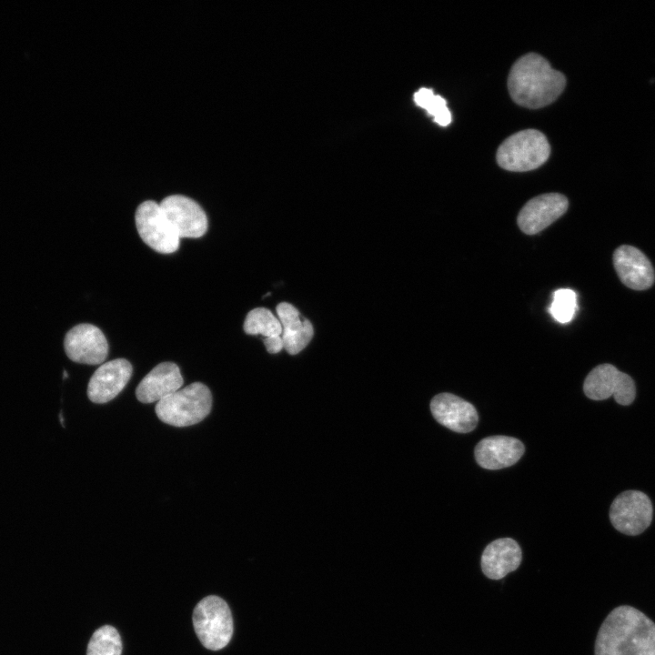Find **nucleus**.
I'll return each instance as SVG.
<instances>
[{"label": "nucleus", "mask_w": 655, "mask_h": 655, "mask_svg": "<svg viewBox=\"0 0 655 655\" xmlns=\"http://www.w3.org/2000/svg\"><path fill=\"white\" fill-rule=\"evenodd\" d=\"M135 221L140 237L155 251L170 254L178 249L180 237L156 201L142 202L136 208Z\"/></svg>", "instance_id": "nucleus-6"}, {"label": "nucleus", "mask_w": 655, "mask_h": 655, "mask_svg": "<svg viewBox=\"0 0 655 655\" xmlns=\"http://www.w3.org/2000/svg\"><path fill=\"white\" fill-rule=\"evenodd\" d=\"M211 408L209 388L201 382H194L158 401L155 411L164 423L182 428L201 422Z\"/></svg>", "instance_id": "nucleus-3"}, {"label": "nucleus", "mask_w": 655, "mask_h": 655, "mask_svg": "<svg viewBox=\"0 0 655 655\" xmlns=\"http://www.w3.org/2000/svg\"><path fill=\"white\" fill-rule=\"evenodd\" d=\"M549 154L550 146L545 135L536 129H526L505 139L496 157L503 169L524 172L543 165Z\"/></svg>", "instance_id": "nucleus-4"}, {"label": "nucleus", "mask_w": 655, "mask_h": 655, "mask_svg": "<svg viewBox=\"0 0 655 655\" xmlns=\"http://www.w3.org/2000/svg\"><path fill=\"white\" fill-rule=\"evenodd\" d=\"M652 514V504L646 494L639 490H627L613 500L610 519L620 532L636 536L649 528Z\"/></svg>", "instance_id": "nucleus-7"}, {"label": "nucleus", "mask_w": 655, "mask_h": 655, "mask_svg": "<svg viewBox=\"0 0 655 655\" xmlns=\"http://www.w3.org/2000/svg\"><path fill=\"white\" fill-rule=\"evenodd\" d=\"M64 348L69 359L81 364H102L108 355V343L104 333L88 323L72 328L66 334Z\"/></svg>", "instance_id": "nucleus-9"}, {"label": "nucleus", "mask_w": 655, "mask_h": 655, "mask_svg": "<svg viewBox=\"0 0 655 655\" xmlns=\"http://www.w3.org/2000/svg\"><path fill=\"white\" fill-rule=\"evenodd\" d=\"M244 331L248 335H261L265 338L281 337L282 326L278 318L266 307L250 310L244 321Z\"/></svg>", "instance_id": "nucleus-19"}, {"label": "nucleus", "mask_w": 655, "mask_h": 655, "mask_svg": "<svg viewBox=\"0 0 655 655\" xmlns=\"http://www.w3.org/2000/svg\"><path fill=\"white\" fill-rule=\"evenodd\" d=\"M414 100L418 106L433 116L438 125L447 126L450 124L452 117L446 100L440 96L435 95L431 89L420 88L414 94Z\"/></svg>", "instance_id": "nucleus-21"}, {"label": "nucleus", "mask_w": 655, "mask_h": 655, "mask_svg": "<svg viewBox=\"0 0 655 655\" xmlns=\"http://www.w3.org/2000/svg\"><path fill=\"white\" fill-rule=\"evenodd\" d=\"M122 640L116 628L105 625L92 635L86 655H121Z\"/></svg>", "instance_id": "nucleus-20"}, {"label": "nucleus", "mask_w": 655, "mask_h": 655, "mask_svg": "<svg viewBox=\"0 0 655 655\" xmlns=\"http://www.w3.org/2000/svg\"><path fill=\"white\" fill-rule=\"evenodd\" d=\"M568 207L567 197L559 193L535 196L519 211L518 225L525 234H537L560 217Z\"/></svg>", "instance_id": "nucleus-11"}, {"label": "nucleus", "mask_w": 655, "mask_h": 655, "mask_svg": "<svg viewBox=\"0 0 655 655\" xmlns=\"http://www.w3.org/2000/svg\"><path fill=\"white\" fill-rule=\"evenodd\" d=\"M577 310V294L569 288H560L553 293L549 311L552 317L559 323L572 320Z\"/></svg>", "instance_id": "nucleus-22"}, {"label": "nucleus", "mask_w": 655, "mask_h": 655, "mask_svg": "<svg viewBox=\"0 0 655 655\" xmlns=\"http://www.w3.org/2000/svg\"><path fill=\"white\" fill-rule=\"evenodd\" d=\"M522 551L513 539L502 538L490 542L481 556V569L490 579H500L520 565Z\"/></svg>", "instance_id": "nucleus-17"}, {"label": "nucleus", "mask_w": 655, "mask_h": 655, "mask_svg": "<svg viewBox=\"0 0 655 655\" xmlns=\"http://www.w3.org/2000/svg\"><path fill=\"white\" fill-rule=\"evenodd\" d=\"M583 390L585 395L593 400H603L613 396L616 402L622 406L631 404L636 396L631 377L611 364H601L590 371L585 378Z\"/></svg>", "instance_id": "nucleus-8"}, {"label": "nucleus", "mask_w": 655, "mask_h": 655, "mask_svg": "<svg viewBox=\"0 0 655 655\" xmlns=\"http://www.w3.org/2000/svg\"><path fill=\"white\" fill-rule=\"evenodd\" d=\"M566 86L564 75L553 69L540 55L529 53L512 66L508 88L512 100L527 108H540L554 102Z\"/></svg>", "instance_id": "nucleus-2"}, {"label": "nucleus", "mask_w": 655, "mask_h": 655, "mask_svg": "<svg viewBox=\"0 0 655 655\" xmlns=\"http://www.w3.org/2000/svg\"><path fill=\"white\" fill-rule=\"evenodd\" d=\"M159 205L180 238H196L207 232V215L193 199L182 195H171Z\"/></svg>", "instance_id": "nucleus-10"}, {"label": "nucleus", "mask_w": 655, "mask_h": 655, "mask_svg": "<svg viewBox=\"0 0 655 655\" xmlns=\"http://www.w3.org/2000/svg\"><path fill=\"white\" fill-rule=\"evenodd\" d=\"M193 625L202 645L211 650L226 647L233 634V619L227 602L210 595L201 600L194 609Z\"/></svg>", "instance_id": "nucleus-5"}, {"label": "nucleus", "mask_w": 655, "mask_h": 655, "mask_svg": "<svg viewBox=\"0 0 655 655\" xmlns=\"http://www.w3.org/2000/svg\"><path fill=\"white\" fill-rule=\"evenodd\" d=\"M430 410L439 424L459 433L470 432L479 421L475 407L451 393L436 395L430 402Z\"/></svg>", "instance_id": "nucleus-13"}, {"label": "nucleus", "mask_w": 655, "mask_h": 655, "mask_svg": "<svg viewBox=\"0 0 655 655\" xmlns=\"http://www.w3.org/2000/svg\"><path fill=\"white\" fill-rule=\"evenodd\" d=\"M613 265L620 281L631 289L644 290L654 283L655 274L650 261L635 247H619L613 254Z\"/></svg>", "instance_id": "nucleus-14"}, {"label": "nucleus", "mask_w": 655, "mask_h": 655, "mask_svg": "<svg viewBox=\"0 0 655 655\" xmlns=\"http://www.w3.org/2000/svg\"><path fill=\"white\" fill-rule=\"evenodd\" d=\"M282 326L284 349L290 355H297L311 341L314 329L307 318H303L297 308L290 303L281 302L276 307Z\"/></svg>", "instance_id": "nucleus-18"}, {"label": "nucleus", "mask_w": 655, "mask_h": 655, "mask_svg": "<svg viewBox=\"0 0 655 655\" xmlns=\"http://www.w3.org/2000/svg\"><path fill=\"white\" fill-rule=\"evenodd\" d=\"M132 370V365L126 358H116L102 364L88 382V398L96 404L112 400L124 389Z\"/></svg>", "instance_id": "nucleus-12"}, {"label": "nucleus", "mask_w": 655, "mask_h": 655, "mask_svg": "<svg viewBox=\"0 0 655 655\" xmlns=\"http://www.w3.org/2000/svg\"><path fill=\"white\" fill-rule=\"evenodd\" d=\"M263 342L267 351L270 354H277L284 348V344L281 337L264 338Z\"/></svg>", "instance_id": "nucleus-23"}, {"label": "nucleus", "mask_w": 655, "mask_h": 655, "mask_svg": "<svg viewBox=\"0 0 655 655\" xmlns=\"http://www.w3.org/2000/svg\"><path fill=\"white\" fill-rule=\"evenodd\" d=\"M525 450L523 443L508 436H491L481 439L476 446L474 455L483 469H499L515 464Z\"/></svg>", "instance_id": "nucleus-15"}, {"label": "nucleus", "mask_w": 655, "mask_h": 655, "mask_svg": "<svg viewBox=\"0 0 655 655\" xmlns=\"http://www.w3.org/2000/svg\"><path fill=\"white\" fill-rule=\"evenodd\" d=\"M595 655H655V623L640 610L621 605L602 622Z\"/></svg>", "instance_id": "nucleus-1"}, {"label": "nucleus", "mask_w": 655, "mask_h": 655, "mask_svg": "<svg viewBox=\"0 0 655 655\" xmlns=\"http://www.w3.org/2000/svg\"><path fill=\"white\" fill-rule=\"evenodd\" d=\"M183 383L178 366L162 362L143 378L136 388V397L142 403L158 402L180 389Z\"/></svg>", "instance_id": "nucleus-16"}]
</instances>
